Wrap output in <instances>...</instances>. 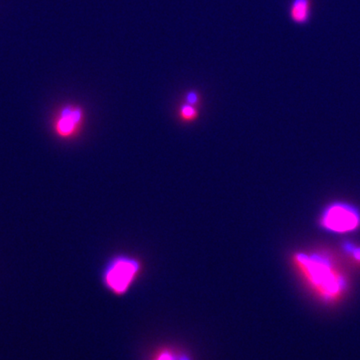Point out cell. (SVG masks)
Masks as SVG:
<instances>
[{
    "instance_id": "5b68a950",
    "label": "cell",
    "mask_w": 360,
    "mask_h": 360,
    "mask_svg": "<svg viewBox=\"0 0 360 360\" xmlns=\"http://www.w3.org/2000/svg\"><path fill=\"white\" fill-rule=\"evenodd\" d=\"M314 13V0H291L288 15L296 25H305L309 22Z\"/></svg>"
},
{
    "instance_id": "6da1fadb",
    "label": "cell",
    "mask_w": 360,
    "mask_h": 360,
    "mask_svg": "<svg viewBox=\"0 0 360 360\" xmlns=\"http://www.w3.org/2000/svg\"><path fill=\"white\" fill-rule=\"evenodd\" d=\"M293 264L322 302H338L347 293V276L326 253H295Z\"/></svg>"
},
{
    "instance_id": "ba28073f",
    "label": "cell",
    "mask_w": 360,
    "mask_h": 360,
    "mask_svg": "<svg viewBox=\"0 0 360 360\" xmlns=\"http://www.w3.org/2000/svg\"><path fill=\"white\" fill-rule=\"evenodd\" d=\"M342 250L352 262L360 265V246L352 243H345L342 245Z\"/></svg>"
},
{
    "instance_id": "7a4b0ae2",
    "label": "cell",
    "mask_w": 360,
    "mask_h": 360,
    "mask_svg": "<svg viewBox=\"0 0 360 360\" xmlns=\"http://www.w3.org/2000/svg\"><path fill=\"white\" fill-rule=\"evenodd\" d=\"M142 264L136 257L120 255L111 258L101 272L104 288L116 296L127 295L136 283Z\"/></svg>"
},
{
    "instance_id": "9c48e42d",
    "label": "cell",
    "mask_w": 360,
    "mask_h": 360,
    "mask_svg": "<svg viewBox=\"0 0 360 360\" xmlns=\"http://www.w3.org/2000/svg\"><path fill=\"white\" fill-rule=\"evenodd\" d=\"M186 101V103L196 105V103H198V96L195 94V92H189V94H187Z\"/></svg>"
},
{
    "instance_id": "277c9868",
    "label": "cell",
    "mask_w": 360,
    "mask_h": 360,
    "mask_svg": "<svg viewBox=\"0 0 360 360\" xmlns=\"http://www.w3.org/2000/svg\"><path fill=\"white\" fill-rule=\"evenodd\" d=\"M84 122V111L77 105H66L56 116L52 124L54 134L61 141H70L79 134Z\"/></svg>"
},
{
    "instance_id": "3957f363",
    "label": "cell",
    "mask_w": 360,
    "mask_h": 360,
    "mask_svg": "<svg viewBox=\"0 0 360 360\" xmlns=\"http://www.w3.org/2000/svg\"><path fill=\"white\" fill-rule=\"evenodd\" d=\"M319 224L331 233H349L360 227V210L350 203L336 201L321 212Z\"/></svg>"
},
{
    "instance_id": "8992f818",
    "label": "cell",
    "mask_w": 360,
    "mask_h": 360,
    "mask_svg": "<svg viewBox=\"0 0 360 360\" xmlns=\"http://www.w3.org/2000/svg\"><path fill=\"white\" fill-rule=\"evenodd\" d=\"M148 360H191V357L179 348L162 347L155 349Z\"/></svg>"
},
{
    "instance_id": "52a82bcc",
    "label": "cell",
    "mask_w": 360,
    "mask_h": 360,
    "mask_svg": "<svg viewBox=\"0 0 360 360\" xmlns=\"http://www.w3.org/2000/svg\"><path fill=\"white\" fill-rule=\"evenodd\" d=\"M179 118L184 122H193L198 118V111L193 104H182L179 108Z\"/></svg>"
}]
</instances>
